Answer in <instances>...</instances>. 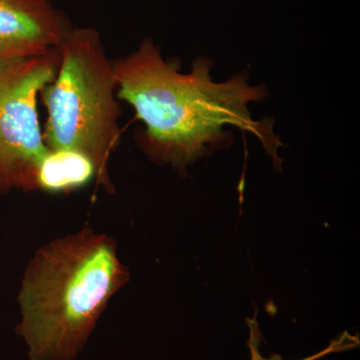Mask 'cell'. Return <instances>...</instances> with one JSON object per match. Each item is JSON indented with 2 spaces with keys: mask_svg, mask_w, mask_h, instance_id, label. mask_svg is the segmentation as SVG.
Wrapping results in <instances>:
<instances>
[{
  "mask_svg": "<svg viewBox=\"0 0 360 360\" xmlns=\"http://www.w3.org/2000/svg\"><path fill=\"white\" fill-rule=\"evenodd\" d=\"M71 28L68 14L52 0H0V61L45 53Z\"/></svg>",
  "mask_w": 360,
  "mask_h": 360,
  "instance_id": "5b68a950",
  "label": "cell"
},
{
  "mask_svg": "<svg viewBox=\"0 0 360 360\" xmlns=\"http://www.w3.org/2000/svg\"><path fill=\"white\" fill-rule=\"evenodd\" d=\"M113 63L117 98L132 106L146 129L136 141L155 162L179 174L217 150L229 148L234 135L226 127L250 132L262 142L274 167H281L274 120H253L250 104L264 101L269 90L250 85L248 72L224 82H213L212 59L200 58L189 73L165 60L153 39H144L129 56Z\"/></svg>",
  "mask_w": 360,
  "mask_h": 360,
  "instance_id": "6da1fadb",
  "label": "cell"
},
{
  "mask_svg": "<svg viewBox=\"0 0 360 360\" xmlns=\"http://www.w3.org/2000/svg\"><path fill=\"white\" fill-rule=\"evenodd\" d=\"M115 240L84 229L51 241L26 269L16 333L30 360H77L113 295L129 281Z\"/></svg>",
  "mask_w": 360,
  "mask_h": 360,
  "instance_id": "7a4b0ae2",
  "label": "cell"
},
{
  "mask_svg": "<svg viewBox=\"0 0 360 360\" xmlns=\"http://www.w3.org/2000/svg\"><path fill=\"white\" fill-rule=\"evenodd\" d=\"M58 47L32 58L0 61V193L39 191L49 155L39 117V96L58 72Z\"/></svg>",
  "mask_w": 360,
  "mask_h": 360,
  "instance_id": "277c9868",
  "label": "cell"
},
{
  "mask_svg": "<svg viewBox=\"0 0 360 360\" xmlns=\"http://www.w3.org/2000/svg\"><path fill=\"white\" fill-rule=\"evenodd\" d=\"M94 163L82 153L49 150L39 172V189L60 193L75 191L96 179Z\"/></svg>",
  "mask_w": 360,
  "mask_h": 360,
  "instance_id": "8992f818",
  "label": "cell"
},
{
  "mask_svg": "<svg viewBox=\"0 0 360 360\" xmlns=\"http://www.w3.org/2000/svg\"><path fill=\"white\" fill-rule=\"evenodd\" d=\"M58 49V72L40 92L47 111L45 146L86 156L96 167V181L113 191L108 168L120 144L122 115L113 63L101 33L89 26H72Z\"/></svg>",
  "mask_w": 360,
  "mask_h": 360,
  "instance_id": "3957f363",
  "label": "cell"
},
{
  "mask_svg": "<svg viewBox=\"0 0 360 360\" xmlns=\"http://www.w3.org/2000/svg\"><path fill=\"white\" fill-rule=\"evenodd\" d=\"M255 314L252 319H246L248 328H250V340L246 345L250 350V360H283L281 355L274 354L269 359H265L260 352V343L262 341V331H260L259 324L257 321ZM360 345L359 336L356 335H350L348 331H343L338 338H335L330 343L311 356L305 357L300 360H317L331 354H338V352H347V350L354 349L359 347Z\"/></svg>",
  "mask_w": 360,
  "mask_h": 360,
  "instance_id": "52a82bcc",
  "label": "cell"
}]
</instances>
